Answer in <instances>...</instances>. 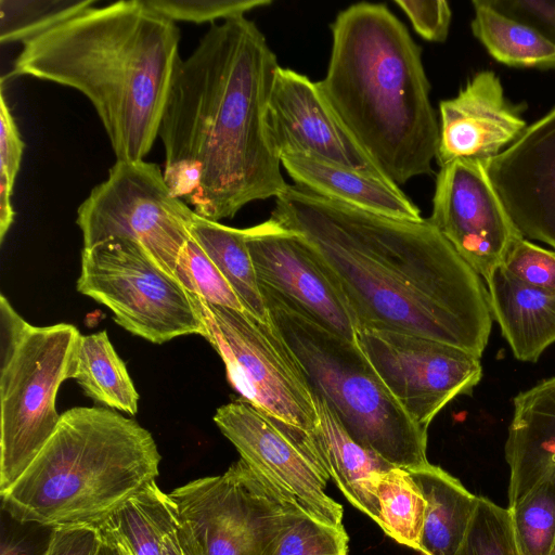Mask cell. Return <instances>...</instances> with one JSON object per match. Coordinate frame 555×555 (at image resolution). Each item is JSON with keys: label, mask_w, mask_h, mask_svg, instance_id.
Here are the masks:
<instances>
[{"label": "cell", "mask_w": 555, "mask_h": 555, "mask_svg": "<svg viewBox=\"0 0 555 555\" xmlns=\"http://www.w3.org/2000/svg\"><path fill=\"white\" fill-rule=\"evenodd\" d=\"M271 218L302 237L357 331L422 336L481 358L492 327L483 279L428 219L376 215L289 184Z\"/></svg>", "instance_id": "6da1fadb"}, {"label": "cell", "mask_w": 555, "mask_h": 555, "mask_svg": "<svg viewBox=\"0 0 555 555\" xmlns=\"http://www.w3.org/2000/svg\"><path fill=\"white\" fill-rule=\"evenodd\" d=\"M279 67L264 35L245 16L212 24L181 61L158 138L167 185L198 216L233 218L287 188L268 126Z\"/></svg>", "instance_id": "7a4b0ae2"}, {"label": "cell", "mask_w": 555, "mask_h": 555, "mask_svg": "<svg viewBox=\"0 0 555 555\" xmlns=\"http://www.w3.org/2000/svg\"><path fill=\"white\" fill-rule=\"evenodd\" d=\"M180 30L144 0L92 7L23 43L10 76L81 92L116 160H142L158 131L181 63Z\"/></svg>", "instance_id": "3957f363"}, {"label": "cell", "mask_w": 555, "mask_h": 555, "mask_svg": "<svg viewBox=\"0 0 555 555\" xmlns=\"http://www.w3.org/2000/svg\"><path fill=\"white\" fill-rule=\"evenodd\" d=\"M331 30L318 83L333 109L391 182L430 175L439 124L408 28L385 4L359 2L339 12Z\"/></svg>", "instance_id": "277c9868"}, {"label": "cell", "mask_w": 555, "mask_h": 555, "mask_svg": "<svg viewBox=\"0 0 555 555\" xmlns=\"http://www.w3.org/2000/svg\"><path fill=\"white\" fill-rule=\"evenodd\" d=\"M152 434L103 406H75L20 478L2 507L21 524L98 526L159 474Z\"/></svg>", "instance_id": "5b68a950"}, {"label": "cell", "mask_w": 555, "mask_h": 555, "mask_svg": "<svg viewBox=\"0 0 555 555\" xmlns=\"http://www.w3.org/2000/svg\"><path fill=\"white\" fill-rule=\"evenodd\" d=\"M260 289L272 327L348 435L392 466L428 465L427 430L406 414L357 341L322 327L274 291Z\"/></svg>", "instance_id": "8992f818"}, {"label": "cell", "mask_w": 555, "mask_h": 555, "mask_svg": "<svg viewBox=\"0 0 555 555\" xmlns=\"http://www.w3.org/2000/svg\"><path fill=\"white\" fill-rule=\"evenodd\" d=\"M80 336L68 323L31 325L0 296V494L55 431L57 390L72 378Z\"/></svg>", "instance_id": "52a82bcc"}, {"label": "cell", "mask_w": 555, "mask_h": 555, "mask_svg": "<svg viewBox=\"0 0 555 555\" xmlns=\"http://www.w3.org/2000/svg\"><path fill=\"white\" fill-rule=\"evenodd\" d=\"M205 325L204 338L221 357L241 399L270 418L328 480L315 443L320 416L301 370L272 327L251 314L191 294Z\"/></svg>", "instance_id": "ba28073f"}, {"label": "cell", "mask_w": 555, "mask_h": 555, "mask_svg": "<svg viewBox=\"0 0 555 555\" xmlns=\"http://www.w3.org/2000/svg\"><path fill=\"white\" fill-rule=\"evenodd\" d=\"M77 291L108 308L119 326L153 344L206 334L191 293L139 243L111 240L82 248Z\"/></svg>", "instance_id": "9c48e42d"}, {"label": "cell", "mask_w": 555, "mask_h": 555, "mask_svg": "<svg viewBox=\"0 0 555 555\" xmlns=\"http://www.w3.org/2000/svg\"><path fill=\"white\" fill-rule=\"evenodd\" d=\"M196 212L176 197L154 163L116 160L77 209L83 248L111 240L142 245L173 275Z\"/></svg>", "instance_id": "30bf717a"}, {"label": "cell", "mask_w": 555, "mask_h": 555, "mask_svg": "<svg viewBox=\"0 0 555 555\" xmlns=\"http://www.w3.org/2000/svg\"><path fill=\"white\" fill-rule=\"evenodd\" d=\"M169 496L202 555H266L289 512L300 509L285 505L242 459Z\"/></svg>", "instance_id": "8fae6325"}, {"label": "cell", "mask_w": 555, "mask_h": 555, "mask_svg": "<svg viewBox=\"0 0 555 555\" xmlns=\"http://www.w3.org/2000/svg\"><path fill=\"white\" fill-rule=\"evenodd\" d=\"M357 344L406 414L424 430L482 377L480 358L426 337L361 328Z\"/></svg>", "instance_id": "7c38bea8"}, {"label": "cell", "mask_w": 555, "mask_h": 555, "mask_svg": "<svg viewBox=\"0 0 555 555\" xmlns=\"http://www.w3.org/2000/svg\"><path fill=\"white\" fill-rule=\"evenodd\" d=\"M428 221L486 281L522 237L486 164L456 159L440 167Z\"/></svg>", "instance_id": "4fadbf2b"}, {"label": "cell", "mask_w": 555, "mask_h": 555, "mask_svg": "<svg viewBox=\"0 0 555 555\" xmlns=\"http://www.w3.org/2000/svg\"><path fill=\"white\" fill-rule=\"evenodd\" d=\"M214 422L285 505L328 526L344 527L343 506L325 492L327 479L270 418L238 399L219 406Z\"/></svg>", "instance_id": "5bb4252c"}, {"label": "cell", "mask_w": 555, "mask_h": 555, "mask_svg": "<svg viewBox=\"0 0 555 555\" xmlns=\"http://www.w3.org/2000/svg\"><path fill=\"white\" fill-rule=\"evenodd\" d=\"M268 126L280 159L306 155L389 180L341 121L319 83L298 72L279 67Z\"/></svg>", "instance_id": "9a60e30c"}, {"label": "cell", "mask_w": 555, "mask_h": 555, "mask_svg": "<svg viewBox=\"0 0 555 555\" xmlns=\"http://www.w3.org/2000/svg\"><path fill=\"white\" fill-rule=\"evenodd\" d=\"M244 230L260 286L289 300L327 331L357 341L349 307L299 234L272 218Z\"/></svg>", "instance_id": "2e32d148"}, {"label": "cell", "mask_w": 555, "mask_h": 555, "mask_svg": "<svg viewBox=\"0 0 555 555\" xmlns=\"http://www.w3.org/2000/svg\"><path fill=\"white\" fill-rule=\"evenodd\" d=\"M486 167L522 237L555 249V107Z\"/></svg>", "instance_id": "e0dca14e"}, {"label": "cell", "mask_w": 555, "mask_h": 555, "mask_svg": "<svg viewBox=\"0 0 555 555\" xmlns=\"http://www.w3.org/2000/svg\"><path fill=\"white\" fill-rule=\"evenodd\" d=\"M439 113L440 167L456 159L487 164L528 127L521 106L507 100L492 70L476 73L454 98L440 102Z\"/></svg>", "instance_id": "ac0fdd59"}, {"label": "cell", "mask_w": 555, "mask_h": 555, "mask_svg": "<svg viewBox=\"0 0 555 555\" xmlns=\"http://www.w3.org/2000/svg\"><path fill=\"white\" fill-rule=\"evenodd\" d=\"M504 447L508 507L555 466V376L519 392Z\"/></svg>", "instance_id": "d6986e66"}, {"label": "cell", "mask_w": 555, "mask_h": 555, "mask_svg": "<svg viewBox=\"0 0 555 555\" xmlns=\"http://www.w3.org/2000/svg\"><path fill=\"white\" fill-rule=\"evenodd\" d=\"M489 306L514 357L537 362L555 343V291L529 285L503 264L486 280Z\"/></svg>", "instance_id": "ffe728a7"}, {"label": "cell", "mask_w": 555, "mask_h": 555, "mask_svg": "<svg viewBox=\"0 0 555 555\" xmlns=\"http://www.w3.org/2000/svg\"><path fill=\"white\" fill-rule=\"evenodd\" d=\"M282 167L322 197L390 218L420 221L418 207L393 182L306 155H284Z\"/></svg>", "instance_id": "44dd1931"}, {"label": "cell", "mask_w": 555, "mask_h": 555, "mask_svg": "<svg viewBox=\"0 0 555 555\" xmlns=\"http://www.w3.org/2000/svg\"><path fill=\"white\" fill-rule=\"evenodd\" d=\"M313 396L320 416L315 443L324 470L346 499L378 525L376 483L384 472L396 466L357 443L326 403Z\"/></svg>", "instance_id": "7402d4cb"}, {"label": "cell", "mask_w": 555, "mask_h": 555, "mask_svg": "<svg viewBox=\"0 0 555 555\" xmlns=\"http://www.w3.org/2000/svg\"><path fill=\"white\" fill-rule=\"evenodd\" d=\"M409 472L426 502L418 552L455 555L467 533L479 496L437 465L429 463Z\"/></svg>", "instance_id": "603a6c76"}, {"label": "cell", "mask_w": 555, "mask_h": 555, "mask_svg": "<svg viewBox=\"0 0 555 555\" xmlns=\"http://www.w3.org/2000/svg\"><path fill=\"white\" fill-rule=\"evenodd\" d=\"M102 522L124 539L133 555H182L176 505L155 480Z\"/></svg>", "instance_id": "cb8c5ba5"}, {"label": "cell", "mask_w": 555, "mask_h": 555, "mask_svg": "<svg viewBox=\"0 0 555 555\" xmlns=\"http://www.w3.org/2000/svg\"><path fill=\"white\" fill-rule=\"evenodd\" d=\"M72 379L93 401L108 409L137 414L140 396L105 330L89 335L81 334Z\"/></svg>", "instance_id": "d4e9b609"}, {"label": "cell", "mask_w": 555, "mask_h": 555, "mask_svg": "<svg viewBox=\"0 0 555 555\" xmlns=\"http://www.w3.org/2000/svg\"><path fill=\"white\" fill-rule=\"evenodd\" d=\"M190 234L228 281L245 311L269 323L268 310L246 244L245 230L196 214Z\"/></svg>", "instance_id": "484cf974"}, {"label": "cell", "mask_w": 555, "mask_h": 555, "mask_svg": "<svg viewBox=\"0 0 555 555\" xmlns=\"http://www.w3.org/2000/svg\"><path fill=\"white\" fill-rule=\"evenodd\" d=\"M473 35L499 63L555 69V46L530 27L502 14L489 0L472 2Z\"/></svg>", "instance_id": "4316f807"}, {"label": "cell", "mask_w": 555, "mask_h": 555, "mask_svg": "<svg viewBox=\"0 0 555 555\" xmlns=\"http://www.w3.org/2000/svg\"><path fill=\"white\" fill-rule=\"evenodd\" d=\"M379 524L398 543L420 551L426 502L410 472L391 467L376 483Z\"/></svg>", "instance_id": "83f0119b"}, {"label": "cell", "mask_w": 555, "mask_h": 555, "mask_svg": "<svg viewBox=\"0 0 555 555\" xmlns=\"http://www.w3.org/2000/svg\"><path fill=\"white\" fill-rule=\"evenodd\" d=\"M511 514L520 555H553L555 546V466L513 506Z\"/></svg>", "instance_id": "f1b7e54d"}, {"label": "cell", "mask_w": 555, "mask_h": 555, "mask_svg": "<svg viewBox=\"0 0 555 555\" xmlns=\"http://www.w3.org/2000/svg\"><path fill=\"white\" fill-rule=\"evenodd\" d=\"M94 3L92 0H0V41L24 43L92 8Z\"/></svg>", "instance_id": "f546056e"}, {"label": "cell", "mask_w": 555, "mask_h": 555, "mask_svg": "<svg viewBox=\"0 0 555 555\" xmlns=\"http://www.w3.org/2000/svg\"><path fill=\"white\" fill-rule=\"evenodd\" d=\"M344 527L321 522L301 509L289 512L287 521L266 555H347Z\"/></svg>", "instance_id": "4dcf8cb0"}, {"label": "cell", "mask_w": 555, "mask_h": 555, "mask_svg": "<svg viewBox=\"0 0 555 555\" xmlns=\"http://www.w3.org/2000/svg\"><path fill=\"white\" fill-rule=\"evenodd\" d=\"M173 276L206 302L245 311L228 281L192 236L179 254Z\"/></svg>", "instance_id": "1f68e13d"}, {"label": "cell", "mask_w": 555, "mask_h": 555, "mask_svg": "<svg viewBox=\"0 0 555 555\" xmlns=\"http://www.w3.org/2000/svg\"><path fill=\"white\" fill-rule=\"evenodd\" d=\"M455 555H520L508 508L479 496L467 533Z\"/></svg>", "instance_id": "d6a6232c"}, {"label": "cell", "mask_w": 555, "mask_h": 555, "mask_svg": "<svg viewBox=\"0 0 555 555\" xmlns=\"http://www.w3.org/2000/svg\"><path fill=\"white\" fill-rule=\"evenodd\" d=\"M0 95V242L2 243L15 216L11 198L25 143L2 90Z\"/></svg>", "instance_id": "836d02e7"}, {"label": "cell", "mask_w": 555, "mask_h": 555, "mask_svg": "<svg viewBox=\"0 0 555 555\" xmlns=\"http://www.w3.org/2000/svg\"><path fill=\"white\" fill-rule=\"evenodd\" d=\"M158 14L172 22L195 24L227 21L254 9L271 4V0H144Z\"/></svg>", "instance_id": "e575fe53"}, {"label": "cell", "mask_w": 555, "mask_h": 555, "mask_svg": "<svg viewBox=\"0 0 555 555\" xmlns=\"http://www.w3.org/2000/svg\"><path fill=\"white\" fill-rule=\"evenodd\" d=\"M503 266L529 285L555 291V253L527 238L519 240L512 247Z\"/></svg>", "instance_id": "d590c367"}, {"label": "cell", "mask_w": 555, "mask_h": 555, "mask_svg": "<svg viewBox=\"0 0 555 555\" xmlns=\"http://www.w3.org/2000/svg\"><path fill=\"white\" fill-rule=\"evenodd\" d=\"M395 3L408 16L414 30L425 40L443 42L447 39L452 18L447 1L396 0Z\"/></svg>", "instance_id": "8d00e7d4"}, {"label": "cell", "mask_w": 555, "mask_h": 555, "mask_svg": "<svg viewBox=\"0 0 555 555\" xmlns=\"http://www.w3.org/2000/svg\"><path fill=\"white\" fill-rule=\"evenodd\" d=\"M489 3L555 46V0H489Z\"/></svg>", "instance_id": "74e56055"}, {"label": "cell", "mask_w": 555, "mask_h": 555, "mask_svg": "<svg viewBox=\"0 0 555 555\" xmlns=\"http://www.w3.org/2000/svg\"><path fill=\"white\" fill-rule=\"evenodd\" d=\"M102 533L98 526H69L52 530L42 555H99Z\"/></svg>", "instance_id": "f35d334b"}, {"label": "cell", "mask_w": 555, "mask_h": 555, "mask_svg": "<svg viewBox=\"0 0 555 555\" xmlns=\"http://www.w3.org/2000/svg\"><path fill=\"white\" fill-rule=\"evenodd\" d=\"M180 518V517H179ZM181 521V519H180ZM182 555H202V552L186 526L181 521Z\"/></svg>", "instance_id": "ab89813d"}, {"label": "cell", "mask_w": 555, "mask_h": 555, "mask_svg": "<svg viewBox=\"0 0 555 555\" xmlns=\"http://www.w3.org/2000/svg\"><path fill=\"white\" fill-rule=\"evenodd\" d=\"M98 527L111 538L117 548L118 555H133L124 539L112 527L105 522L99 524Z\"/></svg>", "instance_id": "60d3db41"}, {"label": "cell", "mask_w": 555, "mask_h": 555, "mask_svg": "<svg viewBox=\"0 0 555 555\" xmlns=\"http://www.w3.org/2000/svg\"><path fill=\"white\" fill-rule=\"evenodd\" d=\"M100 529V528H99ZM101 531V530H100ZM102 543L99 555H118L117 548L111 538L102 532Z\"/></svg>", "instance_id": "b9f144b4"}, {"label": "cell", "mask_w": 555, "mask_h": 555, "mask_svg": "<svg viewBox=\"0 0 555 555\" xmlns=\"http://www.w3.org/2000/svg\"><path fill=\"white\" fill-rule=\"evenodd\" d=\"M553 555H555V546H554Z\"/></svg>", "instance_id": "7bdbcfd3"}]
</instances>
